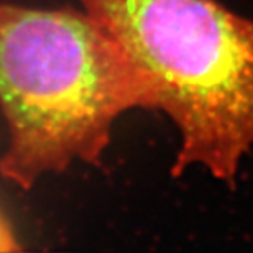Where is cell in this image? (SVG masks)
I'll return each mask as SVG.
<instances>
[{
	"label": "cell",
	"instance_id": "obj_1",
	"mask_svg": "<svg viewBox=\"0 0 253 253\" xmlns=\"http://www.w3.org/2000/svg\"><path fill=\"white\" fill-rule=\"evenodd\" d=\"M0 174L30 189L71 165L97 163L120 115L150 92L87 12L0 3Z\"/></svg>",
	"mask_w": 253,
	"mask_h": 253
},
{
	"label": "cell",
	"instance_id": "obj_2",
	"mask_svg": "<svg viewBox=\"0 0 253 253\" xmlns=\"http://www.w3.org/2000/svg\"><path fill=\"white\" fill-rule=\"evenodd\" d=\"M179 133L173 174L232 184L253 150V20L219 0H79Z\"/></svg>",
	"mask_w": 253,
	"mask_h": 253
},
{
	"label": "cell",
	"instance_id": "obj_3",
	"mask_svg": "<svg viewBox=\"0 0 253 253\" xmlns=\"http://www.w3.org/2000/svg\"><path fill=\"white\" fill-rule=\"evenodd\" d=\"M20 249L17 235L8 220L0 214V252H15Z\"/></svg>",
	"mask_w": 253,
	"mask_h": 253
}]
</instances>
